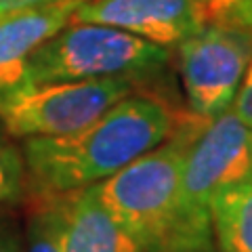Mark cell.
<instances>
[{
    "instance_id": "cell-1",
    "label": "cell",
    "mask_w": 252,
    "mask_h": 252,
    "mask_svg": "<svg viewBox=\"0 0 252 252\" xmlns=\"http://www.w3.org/2000/svg\"><path fill=\"white\" fill-rule=\"evenodd\" d=\"M183 114L152 94L130 93L74 132L23 139L28 191L67 193L97 185L164 143Z\"/></svg>"
},
{
    "instance_id": "cell-2",
    "label": "cell",
    "mask_w": 252,
    "mask_h": 252,
    "mask_svg": "<svg viewBox=\"0 0 252 252\" xmlns=\"http://www.w3.org/2000/svg\"><path fill=\"white\" fill-rule=\"evenodd\" d=\"M204 122V118L185 112L164 143L93 185L94 198L107 215L145 252H170L177 246L181 175Z\"/></svg>"
},
{
    "instance_id": "cell-3",
    "label": "cell",
    "mask_w": 252,
    "mask_h": 252,
    "mask_svg": "<svg viewBox=\"0 0 252 252\" xmlns=\"http://www.w3.org/2000/svg\"><path fill=\"white\" fill-rule=\"evenodd\" d=\"M170 49L101 23L69 21L30 55L17 84L128 76L147 80L170 61Z\"/></svg>"
},
{
    "instance_id": "cell-4",
    "label": "cell",
    "mask_w": 252,
    "mask_h": 252,
    "mask_svg": "<svg viewBox=\"0 0 252 252\" xmlns=\"http://www.w3.org/2000/svg\"><path fill=\"white\" fill-rule=\"evenodd\" d=\"M252 177V128L231 109L204 122L181 175L179 242L170 252L210 235V202L223 189Z\"/></svg>"
},
{
    "instance_id": "cell-5",
    "label": "cell",
    "mask_w": 252,
    "mask_h": 252,
    "mask_svg": "<svg viewBox=\"0 0 252 252\" xmlns=\"http://www.w3.org/2000/svg\"><path fill=\"white\" fill-rule=\"evenodd\" d=\"M145 80L128 76L15 84L0 91V126L9 137H61L91 124Z\"/></svg>"
},
{
    "instance_id": "cell-6",
    "label": "cell",
    "mask_w": 252,
    "mask_h": 252,
    "mask_svg": "<svg viewBox=\"0 0 252 252\" xmlns=\"http://www.w3.org/2000/svg\"><path fill=\"white\" fill-rule=\"evenodd\" d=\"M252 59V34L217 23L177 44V69L189 112L210 120L231 107Z\"/></svg>"
},
{
    "instance_id": "cell-7",
    "label": "cell",
    "mask_w": 252,
    "mask_h": 252,
    "mask_svg": "<svg viewBox=\"0 0 252 252\" xmlns=\"http://www.w3.org/2000/svg\"><path fill=\"white\" fill-rule=\"evenodd\" d=\"M69 21L112 26L170 49L206 26V0H84Z\"/></svg>"
},
{
    "instance_id": "cell-8",
    "label": "cell",
    "mask_w": 252,
    "mask_h": 252,
    "mask_svg": "<svg viewBox=\"0 0 252 252\" xmlns=\"http://www.w3.org/2000/svg\"><path fill=\"white\" fill-rule=\"evenodd\" d=\"M78 4V0H61L0 15V91L21 80L30 55L67 26Z\"/></svg>"
},
{
    "instance_id": "cell-9",
    "label": "cell",
    "mask_w": 252,
    "mask_h": 252,
    "mask_svg": "<svg viewBox=\"0 0 252 252\" xmlns=\"http://www.w3.org/2000/svg\"><path fill=\"white\" fill-rule=\"evenodd\" d=\"M63 252H145L107 215L93 185L59 193Z\"/></svg>"
},
{
    "instance_id": "cell-10",
    "label": "cell",
    "mask_w": 252,
    "mask_h": 252,
    "mask_svg": "<svg viewBox=\"0 0 252 252\" xmlns=\"http://www.w3.org/2000/svg\"><path fill=\"white\" fill-rule=\"evenodd\" d=\"M208 212L217 252H252V177L219 191Z\"/></svg>"
},
{
    "instance_id": "cell-11",
    "label": "cell",
    "mask_w": 252,
    "mask_h": 252,
    "mask_svg": "<svg viewBox=\"0 0 252 252\" xmlns=\"http://www.w3.org/2000/svg\"><path fill=\"white\" fill-rule=\"evenodd\" d=\"M23 204H26V219H23L26 252H63L59 193L28 191Z\"/></svg>"
},
{
    "instance_id": "cell-12",
    "label": "cell",
    "mask_w": 252,
    "mask_h": 252,
    "mask_svg": "<svg viewBox=\"0 0 252 252\" xmlns=\"http://www.w3.org/2000/svg\"><path fill=\"white\" fill-rule=\"evenodd\" d=\"M28 195V172L21 149L0 132V206H17Z\"/></svg>"
},
{
    "instance_id": "cell-13",
    "label": "cell",
    "mask_w": 252,
    "mask_h": 252,
    "mask_svg": "<svg viewBox=\"0 0 252 252\" xmlns=\"http://www.w3.org/2000/svg\"><path fill=\"white\" fill-rule=\"evenodd\" d=\"M206 23L252 34V0H206Z\"/></svg>"
},
{
    "instance_id": "cell-14",
    "label": "cell",
    "mask_w": 252,
    "mask_h": 252,
    "mask_svg": "<svg viewBox=\"0 0 252 252\" xmlns=\"http://www.w3.org/2000/svg\"><path fill=\"white\" fill-rule=\"evenodd\" d=\"M0 252H26L23 223L13 206H0Z\"/></svg>"
},
{
    "instance_id": "cell-15",
    "label": "cell",
    "mask_w": 252,
    "mask_h": 252,
    "mask_svg": "<svg viewBox=\"0 0 252 252\" xmlns=\"http://www.w3.org/2000/svg\"><path fill=\"white\" fill-rule=\"evenodd\" d=\"M229 109L248 128H252V59L248 63V69L242 78V84H240L238 93H235Z\"/></svg>"
},
{
    "instance_id": "cell-16",
    "label": "cell",
    "mask_w": 252,
    "mask_h": 252,
    "mask_svg": "<svg viewBox=\"0 0 252 252\" xmlns=\"http://www.w3.org/2000/svg\"><path fill=\"white\" fill-rule=\"evenodd\" d=\"M51 2H61V0H0V15L23 11V9H32V6L51 4ZM78 2H80V0H78Z\"/></svg>"
},
{
    "instance_id": "cell-17",
    "label": "cell",
    "mask_w": 252,
    "mask_h": 252,
    "mask_svg": "<svg viewBox=\"0 0 252 252\" xmlns=\"http://www.w3.org/2000/svg\"><path fill=\"white\" fill-rule=\"evenodd\" d=\"M175 252H217L215 250V244H212V238H206V240H200V242H193L189 246H183Z\"/></svg>"
},
{
    "instance_id": "cell-18",
    "label": "cell",
    "mask_w": 252,
    "mask_h": 252,
    "mask_svg": "<svg viewBox=\"0 0 252 252\" xmlns=\"http://www.w3.org/2000/svg\"><path fill=\"white\" fill-rule=\"evenodd\" d=\"M80 2H84V0H80Z\"/></svg>"
}]
</instances>
